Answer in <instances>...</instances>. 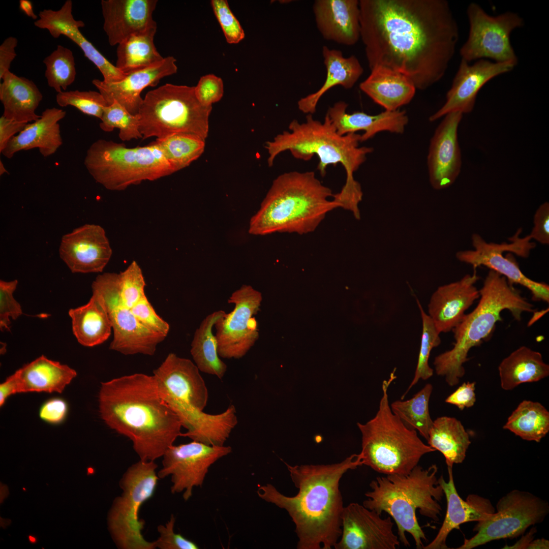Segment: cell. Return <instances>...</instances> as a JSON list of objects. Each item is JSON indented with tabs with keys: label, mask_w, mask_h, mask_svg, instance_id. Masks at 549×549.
Here are the masks:
<instances>
[{
	"label": "cell",
	"mask_w": 549,
	"mask_h": 549,
	"mask_svg": "<svg viewBox=\"0 0 549 549\" xmlns=\"http://www.w3.org/2000/svg\"><path fill=\"white\" fill-rule=\"evenodd\" d=\"M462 117L459 112L445 115L431 139L427 166L430 182L436 190L450 186L460 173L462 159L458 129Z\"/></svg>",
	"instance_id": "obj_22"
},
{
	"label": "cell",
	"mask_w": 549,
	"mask_h": 549,
	"mask_svg": "<svg viewBox=\"0 0 549 549\" xmlns=\"http://www.w3.org/2000/svg\"><path fill=\"white\" fill-rule=\"evenodd\" d=\"M112 251L104 229L86 224L63 236L59 255L73 273L101 272Z\"/></svg>",
	"instance_id": "obj_21"
},
{
	"label": "cell",
	"mask_w": 549,
	"mask_h": 549,
	"mask_svg": "<svg viewBox=\"0 0 549 549\" xmlns=\"http://www.w3.org/2000/svg\"><path fill=\"white\" fill-rule=\"evenodd\" d=\"M175 517L171 514L169 520L164 525L157 527L159 536L154 541L155 548L159 549H198L194 541L174 531Z\"/></svg>",
	"instance_id": "obj_52"
},
{
	"label": "cell",
	"mask_w": 549,
	"mask_h": 549,
	"mask_svg": "<svg viewBox=\"0 0 549 549\" xmlns=\"http://www.w3.org/2000/svg\"><path fill=\"white\" fill-rule=\"evenodd\" d=\"M533 227L529 235L542 245L549 244V203L545 202L541 204L534 216Z\"/></svg>",
	"instance_id": "obj_55"
},
{
	"label": "cell",
	"mask_w": 549,
	"mask_h": 549,
	"mask_svg": "<svg viewBox=\"0 0 549 549\" xmlns=\"http://www.w3.org/2000/svg\"><path fill=\"white\" fill-rule=\"evenodd\" d=\"M92 289L93 295L101 302L111 321L113 339L110 349L124 355H153L158 345L166 337L145 328L131 308L123 302L119 295V274L105 272L98 276Z\"/></svg>",
	"instance_id": "obj_14"
},
{
	"label": "cell",
	"mask_w": 549,
	"mask_h": 549,
	"mask_svg": "<svg viewBox=\"0 0 549 549\" xmlns=\"http://www.w3.org/2000/svg\"><path fill=\"white\" fill-rule=\"evenodd\" d=\"M67 402L60 398H53L46 401L40 407L39 415L47 423L57 424L63 422L68 412Z\"/></svg>",
	"instance_id": "obj_54"
},
{
	"label": "cell",
	"mask_w": 549,
	"mask_h": 549,
	"mask_svg": "<svg viewBox=\"0 0 549 549\" xmlns=\"http://www.w3.org/2000/svg\"><path fill=\"white\" fill-rule=\"evenodd\" d=\"M536 528L533 527L525 536L511 546L505 545L503 548L514 549H546L549 548V541L544 539L533 540L534 534L536 532Z\"/></svg>",
	"instance_id": "obj_59"
},
{
	"label": "cell",
	"mask_w": 549,
	"mask_h": 549,
	"mask_svg": "<svg viewBox=\"0 0 549 549\" xmlns=\"http://www.w3.org/2000/svg\"><path fill=\"white\" fill-rule=\"evenodd\" d=\"M348 106L344 101H338L328 108L326 114L340 135L363 131L361 142L382 131L402 134L409 122L405 110H384L376 115L359 111L348 113Z\"/></svg>",
	"instance_id": "obj_29"
},
{
	"label": "cell",
	"mask_w": 549,
	"mask_h": 549,
	"mask_svg": "<svg viewBox=\"0 0 549 549\" xmlns=\"http://www.w3.org/2000/svg\"><path fill=\"white\" fill-rule=\"evenodd\" d=\"M333 194L313 171L284 173L273 181L250 220L249 232L265 235L314 232L328 212L338 208Z\"/></svg>",
	"instance_id": "obj_5"
},
{
	"label": "cell",
	"mask_w": 549,
	"mask_h": 549,
	"mask_svg": "<svg viewBox=\"0 0 549 549\" xmlns=\"http://www.w3.org/2000/svg\"><path fill=\"white\" fill-rule=\"evenodd\" d=\"M0 100L4 106L3 115L17 121L28 123L37 120L36 113L43 95L31 80L18 76L10 71L2 77Z\"/></svg>",
	"instance_id": "obj_34"
},
{
	"label": "cell",
	"mask_w": 549,
	"mask_h": 549,
	"mask_svg": "<svg viewBox=\"0 0 549 549\" xmlns=\"http://www.w3.org/2000/svg\"><path fill=\"white\" fill-rule=\"evenodd\" d=\"M27 123L8 118L2 115L0 117V152L5 149L15 134L21 132Z\"/></svg>",
	"instance_id": "obj_58"
},
{
	"label": "cell",
	"mask_w": 549,
	"mask_h": 549,
	"mask_svg": "<svg viewBox=\"0 0 549 549\" xmlns=\"http://www.w3.org/2000/svg\"><path fill=\"white\" fill-rule=\"evenodd\" d=\"M284 463L297 493L287 496L267 483L259 487L258 496L288 512L295 524L297 549L334 548L342 534L344 507L340 481L348 471L362 465L360 454L332 464Z\"/></svg>",
	"instance_id": "obj_2"
},
{
	"label": "cell",
	"mask_w": 549,
	"mask_h": 549,
	"mask_svg": "<svg viewBox=\"0 0 549 549\" xmlns=\"http://www.w3.org/2000/svg\"><path fill=\"white\" fill-rule=\"evenodd\" d=\"M156 32L154 28L134 34L118 44L116 67L127 75L163 60L154 43Z\"/></svg>",
	"instance_id": "obj_40"
},
{
	"label": "cell",
	"mask_w": 549,
	"mask_h": 549,
	"mask_svg": "<svg viewBox=\"0 0 549 549\" xmlns=\"http://www.w3.org/2000/svg\"><path fill=\"white\" fill-rule=\"evenodd\" d=\"M195 96L199 102L204 106H212L220 101L224 95V84L222 79L214 74L202 76L197 85L194 86Z\"/></svg>",
	"instance_id": "obj_53"
},
{
	"label": "cell",
	"mask_w": 549,
	"mask_h": 549,
	"mask_svg": "<svg viewBox=\"0 0 549 549\" xmlns=\"http://www.w3.org/2000/svg\"><path fill=\"white\" fill-rule=\"evenodd\" d=\"M438 468L433 464L424 469L419 465L407 474L379 476L370 483V491L363 502L367 508L380 515L389 514L398 527L399 540L406 546L410 543L405 535L413 537L416 548H423L427 540L419 525L416 511L437 522L442 510L439 502L444 494L437 477Z\"/></svg>",
	"instance_id": "obj_6"
},
{
	"label": "cell",
	"mask_w": 549,
	"mask_h": 549,
	"mask_svg": "<svg viewBox=\"0 0 549 549\" xmlns=\"http://www.w3.org/2000/svg\"><path fill=\"white\" fill-rule=\"evenodd\" d=\"M322 53L326 72L323 84L317 91L297 102L298 109L307 114L315 113L320 99L328 90L337 85L351 88L363 73L362 66L354 55L345 57L341 50L327 46H323Z\"/></svg>",
	"instance_id": "obj_32"
},
{
	"label": "cell",
	"mask_w": 549,
	"mask_h": 549,
	"mask_svg": "<svg viewBox=\"0 0 549 549\" xmlns=\"http://www.w3.org/2000/svg\"><path fill=\"white\" fill-rule=\"evenodd\" d=\"M5 173H8V172L7 170H6V169L5 168L2 161L1 160L0 161V175H3Z\"/></svg>",
	"instance_id": "obj_62"
},
{
	"label": "cell",
	"mask_w": 549,
	"mask_h": 549,
	"mask_svg": "<svg viewBox=\"0 0 549 549\" xmlns=\"http://www.w3.org/2000/svg\"><path fill=\"white\" fill-rule=\"evenodd\" d=\"M448 481L446 482L443 475L438 481L441 485L447 501V510L442 525L434 539L424 549H447L446 539L454 529H459L460 525L470 522H479L489 518L495 512L490 501L475 494L469 495L464 500L459 496L455 486L452 467L447 466Z\"/></svg>",
	"instance_id": "obj_27"
},
{
	"label": "cell",
	"mask_w": 549,
	"mask_h": 549,
	"mask_svg": "<svg viewBox=\"0 0 549 549\" xmlns=\"http://www.w3.org/2000/svg\"><path fill=\"white\" fill-rule=\"evenodd\" d=\"M476 308L466 314L453 329V348L437 356L434 361L437 375L445 378L448 385H457L465 373L464 364L473 347L482 343L492 333L496 324L502 320L501 313L508 310L516 320L525 312H535L534 306L505 277L490 270L479 290Z\"/></svg>",
	"instance_id": "obj_7"
},
{
	"label": "cell",
	"mask_w": 549,
	"mask_h": 549,
	"mask_svg": "<svg viewBox=\"0 0 549 549\" xmlns=\"http://www.w3.org/2000/svg\"><path fill=\"white\" fill-rule=\"evenodd\" d=\"M161 395L173 409L192 407L203 410L208 393L200 370L191 360L168 354L153 371Z\"/></svg>",
	"instance_id": "obj_18"
},
{
	"label": "cell",
	"mask_w": 549,
	"mask_h": 549,
	"mask_svg": "<svg viewBox=\"0 0 549 549\" xmlns=\"http://www.w3.org/2000/svg\"><path fill=\"white\" fill-rule=\"evenodd\" d=\"M100 119L99 126L103 131L109 132L115 128L118 129V136L122 141L143 137L139 131L138 115L131 114L117 101L105 107Z\"/></svg>",
	"instance_id": "obj_46"
},
{
	"label": "cell",
	"mask_w": 549,
	"mask_h": 549,
	"mask_svg": "<svg viewBox=\"0 0 549 549\" xmlns=\"http://www.w3.org/2000/svg\"><path fill=\"white\" fill-rule=\"evenodd\" d=\"M313 11L317 28L325 40L351 46L360 38L359 1L316 0Z\"/></svg>",
	"instance_id": "obj_28"
},
{
	"label": "cell",
	"mask_w": 549,
	"mask_h": 549,
	"mask_svg": "<svg viewBox=\"0 0 549 549\" xmlns=\"http://www.w3.org/2000/svg\"><path fill=\"white\" fill-rule=\"evenodd\" d=\"M416 302L422 320V334L417 363L413 379L401 400H404L406 394L419 380H426L434 374V370L429 364L431 351L441 343L440 333L438 331L430 316L425 313L418 299Z\"/></svg>",
	"instance_id": "obj_45"
},
{
	"label": "cell",
	"mask_w": 549,
	"mask_h": 549,
	"mask_svg": "<svg viewBox=\"0 0 549 549\" xmlns=\"http://www.w3.org/2000/svg\"><path fill=\"white\" fill-rule=\"evenodd\" d=\"M72 9V1L67 0L57 10L44 9L40 11L34 25L48 30L55 39L64 35L73 41L101 72L104 82L112 83L124 79L127 75L110 63L81 33L80 28L84 26V23L74 18Z\"/></svg>",
	"instance_id": "obj_23"
},
{
	"label": "cell",
	"mask_w": 549,
	"mask_h": 549,
	"mask_svg": "<svg viewBox=\"0 0 549 549\" xmlns=\"http://www.w3.org/2000/svg\"><path fill=\"white\" fill-rule=\"evenodd\" d=\"M157 0H102L103 29L109 44H119L128 37L157 28L152 15Z\"/></svg>",
	"instance_id": "obj_26"
},
{
	"label": "cell",
	"mask_w": 549,
	"mask_h": 549,
	"mask_svg": "<svg viewBox=\"0 0 549 549\" xmlns=\"http://www.w3.org/2000/svg\"><path fill=\"white\" fill-rule=\"evenodd\" d=\"M360 34L370 70L388 69L424 90L445 75L459 28L446 0H360Z\"/></svg>",
	"instance_id": "obj_1"
},
{
	"label": "cell",
	"mask_w": 549,
	"mask_h": 549,
	"mask_svg": "<svg viewBox=\"0 0 549 549\" xmlns=\"http://www.w3.org/2000/svg\"><path fill=\"white\" fill-rule=\"evenodd\" d=\"M155 461L140 460L129 466L119 481L122 490L110 510L108 528L120 549H155L154 541L143 537L145 521L139 516L141 507L154 495L160 479Z\"/></svg>",
	"instance_id": "obj_11"
},
{
	"label": "cell",
	"mask_w": 549,
	"mask_h": 549,
	"mask_svg": "<svg viewBox=\"0 0 549 549\" xmlns=\"http://www.w3.org/2000/svg\"><path fill=\"white\" fill-rule=\"evenodd\" d=\"M187 432L181 436L209 445L223 446L237 423L236 411L230 405L217 414H207L192 407L174 409Z\"/></svg>",
	"instance_id": "obj_31"
},
{
	"label": "cell",
	"mask_w": 549,
	"mask_h": 549,
	"mask_svg": "<svg viewBox=\"0 0 549 549\" xmlns=\"http://www.w3.org/2000/svg\"><path fill=\"white\" fill-rule=\"evenodd\" d=\"M19 393H62L77 376L75 370L66 364L41 355L15 372Z\"/></svg>",
	"instance_id": "obj_35"
},
{
	"label": "cell",
	"mask_w": 549,
	"mask_h": 549,
	"mask_svg": "<svg viewBox=\"0 0 549 549\" xmlns=\"http://www.w3.org/2000/svg\"><path fill=\"white\" fill-rule=\"evenodd\" d=\"M131 309L138 321L145 328L154 333L167 337L170 330L169 324L157 314L146 295Z\"/></svg>",
	"instance_id": "obj_51"
},
{
	"label": "cell",
	"mask_w": 549,
	"mask_h": 549,
	"mask_svg": "<svg viewBox=\"0 0 549 549\" xmlns=\"http://www.w3.org/2000/svg\"><path fill=\"white\" fill-rule=\"evenodd\" d=\"M17 284V280L0 281V329L2 331L10 330V318L15 320L22 314L21 306L13 296Z\"/></svg>",
	"instance_id": "obj_50"
},
{
	"label": "cell",
	"mask_w": 549,
	"mask_h": 549,
	"mask_svg": "<svg viewBox=\"0 0 549 549\" xmlns=\"http://www.w3.org/2000/svg\"><path fill=\"white\" fill-rule=\"evenodd\" d=\"M516 65L510 62L497 63L486 59L471 64L461 59L450 88L446 94L443 106L431 115V122L453 112L470 113L473 109L477 95L489 81L512 71Z\"/></svg>",
	"instance_id": "obj_20"
},
{
	"label": "cell",
	"mask_w": 549,
	"mask_h": 549,
	"mask_svg": "<svg viewBox=\"0 0 549 549\" xmlns=\"http://www.w3.org/2000/svg\"><path fill=\"white\" fill-rule=\"evenodd\" d=\"M28 539L32 543H35L37 541V538L32 535H29L28 536Z\"/></svg>",
	"instance_id": "obj_63"
},
{
	"label": "cell",
	"mask_w": 549,
	"mask_h": 549,
	"mask_svg": "<svg viewBox=\"0 0 549 549\" xmlns=\"http://www.w3.org/2000/svg\"><path fill=\"white\" fill-rule=\"evenodd\" d=\"M433 389V385L428 383L411 399L397 400L390 404L392 412L406 425L417 431L426 440L433 423L429 410Z\"/></svg>",
	"instance_id": "obj_42"
},
{
	"label": "cell",
	"mask_w": 549,
	"mask_h": 549,
	"mask_svg": "<svg viewBox=\"0 0 549 549\" xmlns=\"http://www.w3.org/2000/svg\"><path fill=\"white\" fill-rule=\"evenodd\" d=\"M84 164L97 182L111 191L175 172L156 141L127 148L124 143L99 139L87 149Z\"/></svg>",
	"instance_id": "obj_9"
},
{
	"label": "cell",
	"mask_w": 549,
	"mask_h": 549,
	"mask_svg": "<svg viewBox=\"0 0 549 549\" xmlns=\"http://www.w3.org/2000/svg\"><path fill=\"white\" fill-rule=\"evenodd\" d=\"M501 386L511 390L521 384L537 382L549 375V365L538 351L523 346L503 359L498 367Z\"/></svg>",
	"instance_id": "obj_36"
},
{
	"label": "cell",
	"mask_w": 549,
	"mask_h": 549,
	"mask_svg": "<svg viewBox=\"0 0 549 549\" xmlns=\"http://www.w3.org/2000/svg\"><path fill=\"white\" fill-rule=\"evenodd\" d=\"M176 59L168 56L161 61L148 67L127 74L122 80L112 83L95 79L93 84L105 99L108 106L114 101L125 108L131 114H138L143 99L142 90L148 86L156 85L163 78L177 72Z\"/></svg>",
	"instance_id": "obj_24"
},
{
	"label": "cell",
	"mask_w": 549,
	"mask_h": 549,
	"mask_svg": "<svg viewBox=\"0 0 549 549\" xmlns=\"http://www.w3.org/2000/svg\"><path fill=\"white\" fill-rule=\"evenodd\" d=\"M66 115L62 109L46 108L37 120L12 138L1 154L11 159L18 151L37 148L45 158L54 154L63 144L58 122Z\"/></svg>",
	"instance_id": "obj_30"
},
{
	"label": "cell",
	"mask_w": 549,
	"mask_h": 549,
	"mask_svg": "<svg viewBox=\"0 0 549 549\" xmlns=\"http://www.w3.org/2000/svg\"><path fill=\"white\" fill-rule=\"evenodd\" d=\"M56 101L60 107L72 106L85 114L100 119L104 109L108 106L99 91H62L56 94Z\"/></svg>",
	"instance_id": "obj_47"
},
{
	"label": "cell",
	"mask_w": 549,
	"mask_h": 549,
	"mask_svg": "<svg viewBox=\"0 0 549 549\" xmlns=\"http://www.w3.org/2000/svg\"><path fill=\"white\" fill-rule=\"evenodd\" d=\"M359 88L385 110L391 111L409 103L416 89L406 75L382 67L371 70L370 75L360 83Z\"/></svg>",
	"instance_id": "obj_33"
},
{
	"label": "cell",
	"mask_w": 549,
	"mask_h": 549,
	"mask_svg": "<svg viewBox=\"0 0 549 549\" xmlns=\"http://www.w3.org/2000/svg\"><path fill=\"white\" fill-rule=\"evenodd\" d=\"M390 516L382 518L374 510L358 503L344 507L342 534L335 549H395L399 537L393 531Z\"/></svg>",
	"instance_id": "obj_19"
},
{
	"label": "cell",
	"mask_w": 549,
	"mask_h": 549,
	"mask_svg": "<svg viewBox=\"0 0 549 549\" xmlns=\"http://www.w3.org/2000/svg\"><path fill=\"white\" fill-rule=\"evenodd\" d=\"M430 446L444 456L447 466L462 463L471 444L468 433L461 422L443 416L433 421L427 440Z\"/></svg>",
	"instance_id": "obj_38"
},
{
	"label": "cell",
	"mask_w": 549,
	"mask_h": 549,
	"mask_svg": "<svg viewBox=\"0 0 549 549\" xmlns=\"http://www.w3.org/2000/svg\"><path fill=\"white\" fill-rule=\"evenodd\" d=\"M261 293L252 286L242 285L234 291L228 302L234 305L214 325L220 357L239 359L254 345L259 338L258 323L254 316L260 310Z\"/></svg>",
	"instance_id": "obj_16"
},
{
	"label": "cell",
	"mask_w": 549,
	"mask_h": 549,
	"mask_svg": "<svg viewBox=\"0 0 549 549\" xmlns=\"http://www.w3.org/2000/svg\"><path fill=\"white\" fill-rule=\"evenodd\" d=\"M19 393L17 379L15 373L0 384V406H3L11 395Z\"/></svg>",
	"instance_id": "obj_60"
},
{
	"label": "cell",
	"mask_w": 549,
	"mask_h": 549,
	"mask_svg": "<svg viewBox=\"0 0 549 549\" xmlns=\"http://www.w3.org/2000/svg\"><path fill=\"white\" fill-rule=\"evenodd\" d=\"M210 4L227 42L235 44L241 41L245 37V32L231 11L228 2L226 0H211Z\"/></svg>",
	"instance_id": "obj_49"
},
{
	"label": "cell",
	"mask_w": 549,
	"mask_h": 549,
	"mask_svg": "<svg viewBox=\"0 0 549 549\" xmlns=\"http://www.w3.org/2000/svg\"><path fill=\"white\" fill-rule=\"evenodd\" d=\"M99 409L104 422L129 438L143 461L162 457L182 434L180 419L153 375L136 373L102 383Z\"/></svg>",
	"instance_id": "obj_3"
},
{
	"label": "cell",
	"mask_w": 549,
	"mask_h": 549,
	"mask_svg": "<svg viewBox=\"0 0 549 549\" xmlns=\"http://www.w3.org/2000/svg\"><path fill=\"white\" fill-rule=\"evenodd\" d=\"M469 34L460 50L461 59L470 63L491 59L497 63L517 65L518 57L510 41L511 33L525 25L517 13L507 11L496 16L487 13L478 4L471 3L467 9Z\"/></svg>",
	"instance_id": "obj_12"
},
{
	"label": "cell",
	"mask_w": 549,
	"mask_h": 549,
	"mask_svg": "<svg viewBox=\"0 0 549 549\" xmlns=\"http://www.w3.org/2000/svg\"><path fill=\"white\" fill-rule=\"evenodd\" d=\"M19 8L25 15L33 19L37 20L38 18L34 12L32 3L28 0H20Z\"/></svg>",
	"instance_id": "obj_61"
},
{
	"label": "cell",
	"mask_w": 549,
	"mask_h": 549,
	"mask_svg": "<svg viewBox=\"0 0 549 549\" xmlns=\"http://www.w3.org/2000/svg\"><path fill=\"white\" fill-rule=\"evenodd\" d=\"M394 372L382 382V396L375 416L365 423H357L361 434L362 465L385 475L408 473L423 455L436 451L391 411L388 389L396 378Z\"/></svg>",
	"instance_id": "obj_8"
},
{
	"label": "cell",
	"mask_w": 549,
	"mask_h": 549,
	"mask_svg": "<svg viewBox=\"0 0 549 549\" xmlns=\"http://www.w3.org/2000/svg\"><path fill=\"white\" fill-rule=\"evenodd\" d=\"M479 280L476 271L460 280L439 287L428 304V315L438 331H452L463 319L466 311L480 297L475 284Z\"/></svg>",
	"instance_id": "obj_25"
},
{
	"label": "cell",
	"mask_w": 549,
	"mask_h": 549,
	"mask_svg": "<svg viewBox=\"0 0 549 549\" xmlns=\"http://www.w3.org/2000/svg\"><path fill=\"white\" fill-rule=\"evenodd\" d=\"M312 115L307 114L303 123L292 120L289 125V131H285L266 142L268 165L272 166L277 156L286 150L294 158L305 161L316 155L319 159L317 169L322 176L326 175L328 166L341 164L346 171V182L334 198L344 207H356L361 201L363 193L353 174L374 149L359 146L361 134H339L326 114L323 122L314 119Z\"/></svg>",
	"instance_id": "obj_4"
},
{
	"label": "cell",
	"mask_w": 549,
	"mask_h": 549,
	"mask_svg": "<svg viewBox=\"0 0 549 549\" xmlns=\"http://www.w3.org/2000/svg\"><path fill=\"white\" fill-rule=\"evenodd\" d=\"M18 45V40L14 37L5 39L0 45V79L10 71L11 65L17 54L15 49Z\"/></svg>",
	"instance_id": "obj_57"
},
{
	"label": "cell",
	"mask_w": 549,
	"mask_h": 549,
	"mask_svg": "<svg viewBox=\"0 0 549 549\" xmlns=\"http://www.w3.org/2000/svg\"><path fill=\"white\" fill-rule=\"evenodd\" d=\"M212 106L197 100L194 86L166 83L149 91L137 114L142 139L188 133L205 140Z\"/></svg>",
	"instance_id": "obj_10"
},
{
	"label": "cell",
	"mask_w": 549,
	"mask_h": 549,
	"mask_svg": "<svg viewBox=\"0 0 549 549\" xmlns=\"http://www.w3.org/2000/svg\"><path fill=\"white\" fill-rule=\"evenodd\" d=\"M489 518L477 522L476 534L465 539L458 549H471L492 541L513 538L529 527L542 523L549 513V504L526 491L513 490L501 498Z\"/></svg>",
	"instance_id": "obj_13"
},
{
	"label": "cell",
	"mask_w": 549,
	"mask_h": 549,
	"mask_svg": "<svg viewBox=\"0 0 549 549\" xmlns=\"http://www.w3.org/2000/svg\"><path fill=\"white\" fill-rule=\"evenodd\" d=\"M119 291L123 302L131 308L144 296L145 281L141 268L135 261L119 273Z\"/></svg>",
	"instance_id": "obj_48"
},
{
	"label": "cell",
	"mask_w": 549,
	"mask_h": 549,
	"mask_svg": "<svg viewBox=\"0 0 549 549\" xmlns=\"http://www.w3.org/2000/svg\"><path fill=\"white\" fill-rule=\"evenodd\" d=\"M73 334L78 342L86 347H94L105 342L112 329L109 316L97 297L92 294L85 304L71 309Z\"/></svg>",
	"instance_id": "obj_37"
},
{
	"label": "cell",
	"mask_w": 549,
	"mask_h": 549,
	"mask_svg": "<svg viewBox=\"0 0 549 549\" xmlns=\"http://www.w3.org/2000/svg\"><path fill=\"white\" fill-rule=\"evenodd\" d=\"M175 172L189 166L203 154L205 140L192 134L176 133L155 141Z\"/></svg>",
	"instance_id": "obj_43"
},
{
	"label": "cell",
	"mask_w": 549,
	"mask_h": 549,
	"mask_svg": "<svg viewBox=\"0 0 549 549\" xmlns=\"http://www.w3.org/2000/svg\"><path fill=\"white\" fill-rule=\"evenodd\" d=\"M232 452L229 446L209 445L192 441L170 446L162 456V467L158 472L160 479L171 476L172 494L183 492L188 501L195 487H201L209 467Z\"/></svg>",
	"instance_id": "obj_17"
},
{
	"label": "cell",
	"mask_w": 549,
	"mask_h": 549,
	"mask_svg": "<svg viewBox=\"0 0 549 549\" xmlns=\"http://www.w3.org/2000/svg\"><path fill=\"white\" fill-rule=\"evenodd\" d=\"M520 229L510 240L509 243L488 242L477 233L471 237L473 250L459 251L456 258L461 262L472 265L474 269L484 266L506 278L512 284H520L527 288L535 301L549 302V286L533 281L521 271L513 254L527 258L535 247L530 236L520 237Z\"/></svg>",
	"instance_id": "obj_15"
},
{
	"label": "cell",
	"mask_w": 549,
	"mask_h": 549,
	"mask_svg": "<svg viewBox=\"0 0 549 549\" xmlns=\"http://www.w3.org/2000/svg\"><path fill=\"white\" fill-rule=\"evenodd\" d=\"M43 62L46 67L45 77L47 84L57 93L62 89L65 91L74 82L76 76L75 58L68 48L57 45Z\"/></svg>",
	"instance_id": "obj_44"
},
{
	"label": "cell",
	"mask_w": 549,
	"mask_h": 549,
	"mask_svg": "<svg viewBox=\"0 0 549 549\" xmlns=\"http://www.w3.org/2000/svg\"><path fill=\"white\" fill-rule=\"evenodd\" d=\"M226 314L224 311L219 310L205 317L194 334L190 349L200 371L216 376L220 379L224 376L227 366L218 354L217 341L212 329L217 320Z\"/></svg>",
	"instance_id": "obj_39"
},
{
	"label": "cell",
	"mask_w": 549,
	"mask_h": 549,
	"mask_svg": "<svg viewBox=\"0 0 549 549\" xmlns=\"http://www.w3.org/2000/svg\"><path fill=\"white\" fill-rule=\"evenodd\" d=\"M475 384V382L463 383L445 402L456 406L460 410L472 407L476 402Z\"/></svg>",
	"instance_id": "obj_56"
},
{
	"label": "cell",
	"mask_w": 549,
	"mask_h": 549,
	"mask_svg": "<svg viewBox=\"0 0 549 549\" xmlns=\"http://www.w3.org/2000/svg\"><path fill=\"white\" fill-rule=\"evenodd\" d=\"M503 428L523 440L539 442L549 431V412L539 402L524 400Z\"/></svg>",
	"instance_id": "obj_41"
}]
</instances>
